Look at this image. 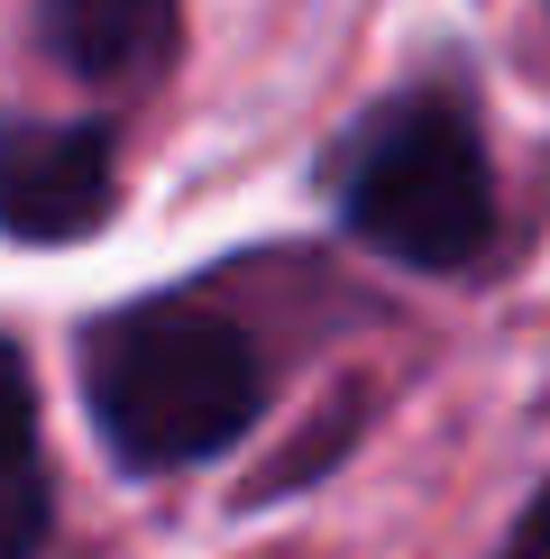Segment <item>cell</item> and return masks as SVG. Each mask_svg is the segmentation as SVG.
I'll list each match as a JSON object with an SVG mask.
<instances>
[{"label":"cell","mask_w":550,"mask_h":559,"mask_svg":"<svg viewBox=\"0 0 550 559\" xmlns=\"http://www.w3.org/2000/svg\"><path fill=\"white\" fill-rule=\"evenodd\" d=\"M495 559H550V477L533 486V504L514 514V532H504V550Z\"/></svg>","instance_id":"cell-7"},{"label":"cell","mask_w":550,"mask_h":559,"mask_svg":"<svg viewBox=\"0 0 550 559\" xmlns=\"http://www.w3.org/2000/svg\"><path fill=\"white\" fill-rule=\"evenodd\" d=\"M339 229L422 275H458L495 248V166L450 92H395L339 147Z\"/></svg>","instance_id":"cell-2"},{"label":"cell","mask_w":550,"mask_h":559,"mask_svg":"<svg viewBox=\"0 0 550 559\" xmlns=\"http://www.w3.org/2000/svg\"><path fill=\"white\" fill-rule=\"evenodd\" d=\"M83 404L129 477H175L258 431L266 348L202 294H147L83 331Z\"/></svg>","instance_id":"cell-1"},{"label":"cell","mask_w":550,"mask_h":559,"mask_svg":"<svg viewBox=\"0 0 550 559\" xmlns=\"http://www.w3.org/2000/svg\"><path fill=\"white\" fill-rule=\"evenodd\" d=\"M46 532H56V496H46V468H0V559H37Z\"/></svg>","instance_id":"cell-5"},{"label":"cell","mask_w":550,"mask_h":559,"mask_svg":"<svg viewBox=\"0 0 550 559\" xmlns=\"http://www.w3.org/2000/svg\"><path fill=\"white\" fill-rule=\"evenodd\" d=\"M37 459V385L19 340H0V468H28Z\"/></svg>","instance_id":"cell-6"},{"label":"cell","mask_w":550,"mask_h":559,"mask_svg":"<svg viewBox=\"0 0 550 559\" xmlns=\"http://www.w3.org/2000/svg\"><path fill=\"white\" fill-rule=\"evenodd\" d=\"M175 37H183L175 0H46V46H56L64 74L92 83V92L166 74Z\"/></svg>","instance_id":"cell-4"},{"label":"cell","mask_w":550,"mask_h":559,"mask_svg":"<svg viewBox=\"0 0 550 559\" xmlns=\"http://www.w3.org/2000/svg\"><path fill=\"white\" fill-rule=\"evenodd\" d=\"M120 212V147L101 120H0V239L74 248Z\"/></svg>","instance_id":"cell-3"}]
</instances>
